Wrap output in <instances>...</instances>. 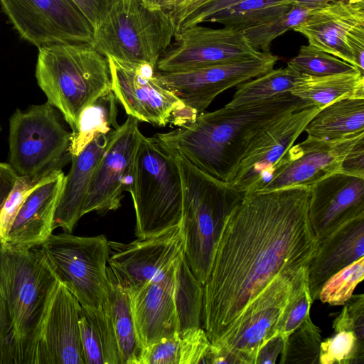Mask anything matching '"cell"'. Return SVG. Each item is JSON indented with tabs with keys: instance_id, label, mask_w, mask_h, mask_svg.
<instances>
[{
	"instance_id": "obj_1",
	"label": "cell",
	"mask_w": 364,
	"mask_h": 364,
	"mask_svg": "<svg viewBox=\"0 0 364 364\" xmlns=\"http://www.w3.org/2000/svg\"><path fill=\"white\" fill-rule=\"evenodd\" d=\"M310 188L250 191L228 215L203 287L202 321L213 343L278 274L309 266L318 240Z\"/></svg>"
},
{
	"instance_id": "obj_2",
	"label": "cell",
	"mask_w": 364,
	"mask_h": 364,
	"mask_svg": "<svg viewBox=\"0 0 364 364\" xmlns=\"http://www.w3.org/2000/svg\"><path fill=\"white\" fill-rule=\"evenodd\" d=\"M290 92L251 105L199 114L186 125L154 138L208 175L228 183L254 140L294 111L309 106ZM313 106V105H312Z\"/></svg>"
},
{
	"instance_id": "obj_3",
	"label": "cell",
	"mask_w": 364,
	"mask_h": 364,
	"mask_svg": "<svg viewBox=\"0 0 364 364\" xmlns=\"http://www.w3.org/2000/svg\"><path fill=\"white\" fill-rule=\"evenodd\" d=\"M58 282L38 250L0 244V364H32L41 325Z\"/></svg>"
},
{
	"instance_id": "obj_4",
	"label": "cell",
	"mask_w": 364,
	"mask_h": 364,
	"mask_svg": "<svg viewBox=\"0 0 364 364\" xmlns=\"http://www.w3.org/2000/svg\"><path fill=\"white\" fill-rule=\"evenodd\" d=\"M166 151L173 158L181 180L183 254L203 286L225 221L245 193L200 171L181 154Z\"/></svg>"
},
{
	"instance_id": "obj_5",
	"label": "cell",
	"mask_w": 364,
	"mask_h": 364,
	"mask_svg": "<svg viewBox=\"0 0 364 364\" xmlns=\"http://www.w3.org/2000/svg\"><path fill=\"white\" fill-rule=\"evenodd\" d=\"M38 86L47 102L75 129L81 111L111 89L106 56L91 43H57L38 48Z\"/></svg>"
},
{
	"instance_id": "obj_6",
	"label": "cell",
	"mask_w": 364,
	"mask_h": 364,
	"mask_svg": "<svg viewBox=\"0 0 364 364\" xmlns=\"http://www.w3.org/2000/svg\"><path fill=\"white\" fill-rule=\"evenodd\" d=\"M130 193L136 215L135 235L145 238L181 223L183 191L172 156L142 134L136 147Z\"/></svg>"
},
{
	"instance_id": "obj_7",
	"label": "cell",
	"mask_w": 364,
	"mask_h": 364,
	"mask_svg": "<svg viewBox=\"0 0 364 364\" xmlns=\"http://www.w3.org/2000/svg\"><path fill=\"white\" fill-rule=\"evenodd\" d=\"M176 33L172 16L146 8L141 0H114L108 14L93 30L91 44L105 56L155 68Z\"/></svg>"
},
{
	"instance_id": "obj_8",
	"label": "cell",
	"mask_w": 364,
	"mask_h": 364,
	"mask_svg": "<svg viewBox=\"0 0 364 364\" xmlns=\"http://www.w3.org/2000/svg\"><path fill=\"white\" fill-rule=\"evenodd\" d=\"M304 267L277 275L226 332L211 343L204 363L255 364L261 347L277 333L278 324Z\"/></svg>"
},
{
	"instance_id": "obj_9",
	"label": "cell",
	"mask_w": 364,
	"mask_h": 364,
	"mask_svg": "<svg viewBox=\"0 0 364 364\" xmlns=\"http://www.w3.org/2000/svg\"><path fill=\"white\" fill-rule=\"evenodd\" d=\"M48 102L17 109L9 119V164L18 176L61 170L69 161L71 132Z\"/></svg>"
},
{
	"instance_id": "obj_10",
	"label": "cell",
	"mask_w": 364,
	"mask_h": 364,
	"mask_svg": "<svg viewBox=\"0 0 364 364\" xmlns=\"http://www.w3.org/2000/svg\"><path fill=\"white\" fill-rule=\"evenodd\" d=\"M40 247L39 252L58 281L82 306L102 307L109 284V240L104 235L52 233Z\"/></svg>"
},
{
	"instance_id": "obj_11",
	"label": "cell",
	"mask_w": 364,
	"mask_h": 364,
	"mask_svg": "<svg viewBox=\"0 0 364 364\" xmlns=\"http://www.w3.org/2000/svg\"><path fill=\"white\" fill-rule=\"evenodd\" d=\"M111 89L126 113L154 126L182 127L198 115L188 109L173 92L160 85L156 68L149 63H131L106 56Z\"/></svg>"
},
{
	"instance_id": "obj_12",
	"label": "cell",
	"mask_w": 364,
	"mask_h": 364,
	"mask_svg": "<svg viewBox=\"0 0 364 364\" xmlns=\"http://www.w3.org/2000/svg\"><path fill=\"white\" fill-rule=\"evenodd\" d=\"M278 57L269 51L241 60L191 70L161 72L154 76L190 110L202 113L221 92L262 75L272 69Z\"/></svg>"
},
{
	"instance_id": "obj_13",
	"label": "cell",
	"mask_w": 364,
	"mask_h": 364,
	"mask_svg": "<svg viewBox=\"0 0 364 364\" xmlns=\"http://www.w3.org/2000/svg\"><path fill=\"white\" fill-rule=\"evenodd\" d=\"M19 36L39 48L57 43H91L93 29L72 0H0Z\"/></svg>"
},
{
	"instance_id": "obj_14",
	"label": "cell",
	"mask_w": 364,
	"mask_h": 364,
	"mask_svg": "<svg viewBox=\"0 0 364 364\" xmlns=\"http://www.w3.org/2000/svg\"><path fill=\"white\" fill-rule=\"evenodd\" d=\"M141 134L138 119L129 115L112 133L92 173L81 217L93 211L105 213L120 208L123 193L129 191L132 182Z\"/></svg>"
},
{
	"instance_id": "obj_15",
	"label": "cell",
	"mask_w": 364,
	"mask_h": 364,
	"mask_svg": "<svg viewBox=\"0 0 364 364\" xmlns=\"http://www.w3.org/2000/svg\"><path fill=\"white\" fill-rule=\"evenodd\" d=\"M168 50L157 62L156 70L174 72L241 60L257 55L241 31L211 28L200 24L175 33Z\"/></svg>"
},
{
	"instance_id": "obj_16",
	"label": "cell",
	"mask_w": 364,
	"mask_h": 364,
	"mask_svg": "<svg viewBox=\"0 0 364 364\" xmlns=\"http://www.w3.org/2000/svg\"><path fill=\"white\" fill-rule=\"evenodd\" d=\"M321 109L307 106L263 131L250 146L228 183L242 193L260 191L270 181L277 162Z\"/></svg>"
},
{
	"instance_id": "obj_17",
	"label": "cell",
	"mask_w": 364,
	"mask_h": 364,
	"mask_svg": "<svg viewBox=\"0 0 364 364\" xmlns=\"http://www.w3.org/2000/svg\"><path fill=\"white\" fill-rule=\"evenodd\" d=\"M364 132L338 139H321L311 136L292 145L274 167L270 181L259 191L265 192L294 186L310 188L337 171Z\"/></svg>"
},
{
	"instance_id": "obj_18",
	"label": "cell",
	"mask_w": 364,
	"mask_h": 364,
	"mask_svg": "<svg viewBox=\"0 0 364 364\" xmlns=\"http://www.w3.org/2000/svg\"><path fill=\"white\" fill-rule=\"evenodd\" d=\"M183 253L181 224L154 236L122 243L109 241L108 267L130 290L151 281Z\"/></svg>"
},
{
	"instance_id": "obj_19",
	"label": "cell",
	"mask_w": 364,
	"mask_h": 364,
	"mask_svg": "<svg viewBox=\"0 0 364 364\" xmlns=\"http://www.w3.org/2000/svg\"><path fill=\"white\" fill-rule=\"evenodd\" d=\"M80 307L59 282L41 325L32 364H85L79 326Z\"/></svg>"
},
{
	"instance_id": "obj_20",
	"label": "cell",
	"mask_w": 364,
	"mask_h": 364,
	"mask_svg": "<svg viewBox=\"0 0 364 364\" xmlns=\"http://www.w3.org/2000/svg\"><path fill=\"white\" fill-rule=\"evenodd\" d=\"M363 214L364 178L337 171L310 187L309 217L318 241Z\"/></svg>"
},
{
	"instance_id": "obj_21",
	"label": "cell",
	"mask_w": 364,
	"mask_h": 364,
	"mask_svg": "<svg viewBox=\"0 0 364 364\" xmlns=\"http://www.w3.org/2000/svg\"><path fill=\"white\" fill-rule=\"evenodd\" d=\"M179 257L151 281L127 290L136 334L143 348L178 331L174 284Z\"/></svg>"
},
{
	"instance_id": "obj_22",
	"label": "cell",
	"mask_w": 364,
	"mask_h": 364,
	"mask_svg": "<svg viewBox=\"0 0 364 364\" xmlns=\"http://www.w3.org/2000/svg\"><path fill=\"white\" fill-rule=\"evenodd\" d=\"M361 27H364V1L336 3L312 10L293 30L306 37L309 45L355 68L348 43Z\"/></svg>"
},
{
	"instance_id": "obj_23",
	"label": "cell",
	"mask_w": 364,
	"mask_h": 364,
	"mask_svg": "<svg viewBox=\"0 0 364 364\" xmlns=\"http://www.w3.org/2000/svg\"><path fill=\"white\" fill-rule=\"evenodd\" d=\"M65 176L61 171L26 197L1 245L30 250L40 247L47 240L53 231V218Z\"/></svg>"
},
{
	"instance_id": "obj_24",
	"label": "cell",
	"mask_w": 364,
	"mask_h": 364,
	"mask_svg": "<svg viewBox=\"0 0 364 364\" xmlns=\"http://www.w3.org/2000/svg\"><path fill=\"white\" fill-rule=\"evenodd\" d=\"M364 255V214L346 222L319 240L308 267V282L313 300L332 275Z\"/></svg>"
},
{
	"instance_id": "obj_25",
	"label": "cell",
	"mask_w": 364,
	"mask_h": 364,
	"mask_svg": "<svg viewBox=\"0 0 364 364\" xmlns=\"http://www.w3.org/2000/svg\"><path fill=\"white\" fill-rule=\"evenodd\" d=\"M112 133L97 136L77 156H71V167L65 176L53 218V230L61 228L71 233L81 218L92 173Z\"/></svg>"
},
{
	"instance_id": "obj_26",
	"label": "cell",
	"mask_w": 364,
	"mask_h": 364,
	"mask_svg": "<svg viewBox=\"0 0 364 364\" xmlns=\"http://www.w3.org/2000/svg\"><path fill=\"white\" fill-rule=\"evenodd\" d=\"M109 284L103 308L109 315L117 340L122 364H140L143 353L136 334L129 295L107 265Z\"/></svg>"
},
{
	"instance_id": "obj_27",
	"label": "cell",
	"mask_w": 364,
	"mask_h": 364,
	"mask_svg": "<svg viewBox=\"0 0 364 364\" xmlns=\"http://www.w3.org/2000/svg\"><path fill=\"white\" fill-rule=\"evenodd\" d=\"M79 326L85 364H122L114 328L103 306H81Z\"/></svg>"
},
{
	"instance_id": "obj_28",
	"label": "cell",
	"mask_w": 364,
	"mask_h": 364,
	"mask_svg": "<svg viewBox=\"0 0 364 364\" xmlns=\"http://www.w3.org/2000/svg\"><path fill=\"white\" fill-rule=\"evenodd\" d=\"M304 132L321 139H338L364 132V97L348 96L323 107Z\"/></svg>"
},
{
	"instance_id": "obj_29",
	"label": "cell",
	"mask_w": 364,
	"mask_h": 364,
	"mask_svg": "<svg viewBox=\"0 0 364 364\" xmlns=\"http://www.w3.org/2000/svg\"><path fill=\"white\" fill-rule=\"evenodd\" d=\"M210 344L201 327L178 331L144 348L140 364L204 363Z\"/></svg>"
},
{
	"instance_id": "obj_30",
	"label": "cell",
	"mask_w": 364,
	"mask_h": 364,
	"mask_svg": "<svg viewBox=\"0 0 364 364\" xmlns=\"http://www.w3.org/2000/svg\"><path fill=\"white\" fill-rule=\"evenodd\" d=\"M290 93L320 108L348 96L364 97V75L358 71L325 76L300 74Z\"/></svg>"
},
{
	"instance_id": "obj_31",
	"label": "cell",
	"mask_w": 364,
	"mask_h": 364,
	"mask_svg": "<svg viewBox=\"0 0 364 364\" xmlns=\"http://www.w3.org/2000/svg\"><path fill=\"white\" fill-rule=\"evenodd\" d=\"M117 99L112 89L105 92L80 112L70 135L69 151L77 156L95 138L114 132L117 123Z\"/></svg>"
},
{
	"instance_id": "obj_32",
	"label": "cell",
	"mask_w": 364,
	"mask_h": 364,
	"mask_svg": "<svg viewBox=\"0 0 364 364\" xmlns=\"http://www.w3.org/2000/svg\"><path fill=\"white\" fill-rule=\"evenodd\" d=\"M294 2L295 0H245L209 16L204 23H218L242 32L286 14Z\"/></svg>"
},
{
	"instance_id": "obj_33",
	"label": "cell",
	"mask_w": 364,
	"mask_h": 364,
	"mask_svg": "<svg viewBox=\"0 0 364 364\" xmlns=\"http://www.w3.org/2000/svg\"><path fill=\"white\" fill-rule=\"evenodd\" d=\"M174 302L178 331L200 327L203 287L192 272L183 253L175 271Z\"/></svg>"
},
{
	"instance_id": "obj_34",
	"label": "cell",
	"mask_w": 364,
	"mask_h": 364,
	"mask_svg": "<svg viewBox=\"0 0 364 364\" xmlns=\"http://www.w3.org/2000/svg\"><path fill=\"white\" fill-rule=\"evenodd\" d=\"M300 73L287 65L237 85L232 100L225 106L239 107L259 103L290 92Z\"/></svg>"
},
{
	"instance_id": "obj_35",
	"label": "cell",
	"mask_w": 364,
	"mask_h": 364,
	"mask_svg": "<svg viewBox=\"0 0 364 364\" xmlns=\"http://www.w3.org/2000/svg\"><path fill=\"white\" fill-rule=\"evenodd\" d=\"M320 328L308 316L288 337L281 353L280 364L319 363Z\"/></svg>"
},
{
	"instance_id": "obj_36",
	"label": "cell",
	"mask_w": 364,
	"mask_h": 364,
	"mask_svg": "<svg viewBox=\"0 0 364 364\" xmlns=\"http://www.w3.org/2000/svg\"><path fill=\"white\" fill-rule=\"evenodd\" d=\"M311 11L309 9L294 4L286 14L242 33L253 49L268 52L272 42L276 38L301 23Z\"/></svg>"
},
{
	"instance_id": "obj_37",
	"label": "cell",
	"mask_w": 364,
	"mask_h": 364,
	"mask_svg": "<svg viewBox=\"0 0 364 364\" xmlns=\"http://www.w3.org/2000/svg\"><path fill=\"white\" fill-rule=\"evenodd\" d=\"M287 65L300 74L309 76L358 71L350 64L309 44L302 46Z\"/></svg>"
},
{
	"instance_id": "obj_38",
	"label": "cell",
	"mask_w": 364,
	"mask_h": 364,
	"mask_svg": "<svg viewBox=\"0 0 364 364\" xmlns=\"http://www.w3.org/2000/svg\"><path fill=\"white\" fill-rule=\"evenodd\" d=\"M308 267H304L296 278L291 296L278 324L277 333L283 337L284 344L289 335L309 316L314 300L309 287Z\"/></svg>"
},
{
	"instance_id": "obj_39",
	"label": "cell",
	"mask_w": 364,
	"mask_h": 364,
	"mask_svg": "<svg viewBox=\"0 0 364 364\" xmlns=\"http://www.w3.org/2000/svg\"><path fill=\"white\" fill-rule=\"evenodd\" d=\"M320 364H363L364 341L353 331H340L321 342Z\"/></svg>"
},
{
	"instance_id": "obj_40",
	"label": "cell",
	"mask_w": 364,
	"mask_h": 364,
	"mask_svg": "<svg viewBox=\"0 0 364 364\" xmlns=\"http://www.w3.org/2000/svg\"><path fill=\"white\" fill-rule=\"evenodd\" d=\"M364 278V257L341 269L321 287L318 299L323 304L343 306L353 295L357 285Z\"/></svg>"
},
{
	"instance_id": "obj_41",
	"label": "cell",
	"mask_w": 364,
	"mask_h": 364,
	"mask_svg": "<svg viewBox=\"0 0 364 364\" xmlns=\"http://www.w3.org/2000/svg\"><path fill=\"white\" fill-rule=\"evenodd\" d=\"M61 171L18 177L0 212V244L4 242L12 223L26 197L36 188L53 178Z\"/></svg>"
},
{
	"instance_id": "obj_42",
	"label": "cell",
	"mask_w": 364,
	"mask_h": 364,
	"mask_svg": "<svg viewBox=\"0 0 364 364\" xmlns=\"http://www.w3.org/2000/svg\"><path fill=\"white\" fill-rule=\"evenodd\" d=\"M343 306L333 322L334 331H353L359 340L364 341V295H352Z\"/></svg>"
},
{
	"instance_id": "obj_43",
	"label": "cell",
	"mask_w": 364,
	"mask_h": 364,
	"mask_svg": "<svg viewBox=\"0 0 364 364\" xmlns=\"http://www.w3.org/2000/svg\"><path fill=\"white\" fill-rule=\"evenodd\" d=\"M90 23L93 30L104 20L114 0H72Z\"/></svg>"
},
{
	"instance_id": "obj_44",
	"label": "cell",
	"mask_w": 364,
	"mask_h": 364,
	"mask_svg": "<svg viewBox=\"0 0 364 364\" xmlns=\"http://www.w3.org/2000/svg\"><path fill=\"white\" fill-rule=\"evenodd\" d=\"M340 171L364 178V139L360 140L346 155Z\"/></svg>"
},
{
	"instance_id": "obj_45",
	"label": "cell",
	"mask_w": 364,
	"mask_h": 364,
	"mask_svg": "<svg viewBox=\"0 0 364 364\" xmlns=\"http://www.w3.org/2000/svg\"><path fill=\"white\" fill-rule=\"evenodd\" d=\"M283 337L277 333L269 338L259 349L255 364H274L284 348Z\"/></svg>"
},
{
	"instance_id": "obj_46",
	"label": "cell",
	"mask_w": 364,
	"mask_h": 364,
	"mask_svg": "<svg viewBox=\"0 0 364 364\" xmlns=\"http://www.w3.org/2000/svg\"><path fill=\"white\" fill-rule=\"evenodd\" d=\"M18 177L9 163L0 161V212Z\"/></svg>"
},
{
	"instance_id": "obj_47",
	"label": "cell",
	"mask_w": 364,
	"mask_h": 364,
	"mask_svg": "<svg viewBox=\"0 0 364 364\" xmlns=\"http://www.w3.org/2000/svg\"><path fill=\"white\" fill-rule=\"evenodd\" d=\"M363 1L364 0H295L294 4L304 6L312 11L336 3L355 4Z\"/></svg>"
},
{
	"instance_id": "obj_48",
	"label": "cell",
	"mask_w": 364,
	"mask_h": 364,
	"mask_svg": "<svg viewBox=\"0 0 364 364\" xmlns=\"http://www.w3.org/2000/svg\"><path fill=\"white\" fill-rule=\"evenodd\" d=\"M1 131V125H0V132Z\"/></svg>"
}]
</instances>
